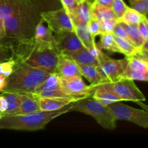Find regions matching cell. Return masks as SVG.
Listing matches in <instances>:
<instances>
[{
	"label": "cell",
	"mask_w": 148,
	"mask_h": 148,
	"mask_svg": "<svg viewBox=\"0 0 148 148\" xmlns=\"http://www.w3.org/2000/svg\"><path fill=\"white\" fill-rule=\"evenodd\" d=\"M54 1L49 0L4 17L6 38L13 39L16 43H26L33 40L36 25L41 20L40 12L51 10Z\"/></svg>",
	"instance_id": "obj_1"
},
{
	"label": "cell",
	"mask_w": 148,
	"mask_h": 148,
	"mask_svg": "<svg viewBox=\"0 0 148 148\" xmlns=\"http://www.w3.org/2000/svg\"><path fill=\"white\" fill-rule=\"evenodd\" d=\"M72 103L54 111H43L25 114L2 115L0 130L35 132L44 130L46 125L57 117L70 112Z\"/></svg>",
	"instance_id": "obj_2"
},
{
	"label": "cell",
	"mask_w": 148,
	"mask_h": 148,
	"mask_svg": "<svg viewBox=\"0 0 148 148\" xmlns=\"http://www.w3.org/2000/svg\"><path fill=\"white\" fill-rule=\"evenodd\" d=\"M14 57L19 62L50 73L55 72L59 53L56 48L38 46L33 43V39L26 43H17L14 46Z\"/></svg>",
	"instance_id": "obj_3"
},
{
	"label": "cell",
	"mask_w": 148,
	"mask_h": 148,
	"mask_svg": "<svg viewBox=\"0 0 148 148\" xmlns=\"http://www.w3.org/2000/svg\"><path fill=\"white\" fill-rule=\"evenodd\" d=\"M49 73L17 60L14 71L7 77V85L3 92L33 93Z\"/></svg>",
	"instance_id": "obj_4"
},
{
	"label": "cell",
	"mask_w": 148,
	"mask_h": 148,
	"mask_svg": "<svg viewBox=\"0 0 148 148\" xmlns=\"http://www.w3.org/2000/svg\"><path fill=\"white\" fill-rule=\"evenodd\" d=\"M71 111H77L90 116L106 130H114L116 127V120L108 106L103 105L91 96L73 103Z\"/></svg>",
	"instance_id": "obj_5"
},
{
	"label": "cell",
	"mask_w": 148,
	"mask_h": 148,
	"mask_svg": "<svg viewBox=\"0 0 148 148\" xmlns=\"http://www.w3.org/2000/svg\"><path fill=\"white\" fill-rule=\"evenodd\" d=\"M100 85L115 94L122 101H132L144 107L145 110L147 111V106L143 103L145 101V97L135 85L134 80L119 79L114 82H105Z\"/></svg>",
	"instance_id": "obj_6"
},
{
	"label": "cell",
	"mask_w": 148,
	"mask_h": 148,
	"mask_svg": "<svg viewBox=\"0 0 148 148\" xmlns=\"http://www.w3.org/2000/svg\"><path fill=\"white\" fill-rule=\"evenodd\" d=\"M108 108L116 121H128L142 128H148V113L146 110L133 108L122 101L111 104Z\"/></svg>",
	"instance_id": "obj_7"
},
{
	"label": "cell",
	"mask_w": 148,
	"mask_h": 148,
	"mask_svg": "<svg viewBox=\"0 0 148 148\" xmlns=\"http://www.w3.org/2000/svg\"><path fill=\"white\" fill-rule=\"evenodd\" d=\"M40 17L53 33L74 30L70 16L63 7L41 12Z\"/></svg>",
	"instance_id": "obj_8"
},
{
	"label": "cell",
	"mask_w": 148,
	"mask_h": 148,
	"mask_svg": "<svg viewBox=\"0 0 148 148\" xmlns=\"http://www.w3.org/2000/svg\"><path fill=\"white\" fill-rule=\"evenodd\" d=\"M98 70L107 82H114L121 78L127 64V59H115L101 51L98 59Z\"/></svg>",
	"instance_id": "obj_9"
},
{
	"label": "cell",
	"mask_w": 148,
	"mask_h": 148,
	"mask_svg": "<svg viewBox=\"0 0 148 148\" xmlns=\"http://www.w3.org/2000/svg\"><path fill=\"white\" fill-rule=\"evenodd\" d=\"M62 90L68 96L90 97L92 95L94 87L88 85L82 79L81 75L60 77Z\"/></svg>",
	"instance_id": "obj_10"
},
{
	"label": "cell",
	"mask_w": 148,
	"mask_h": 148,
	"mask_svg": "<svg viewBox=\"0 0 148 148\" xmlns=\"http://www.w3.org/2000/svg\"><path fill=\"white\" fill-rule=\"evenodd\" d=\"M33 93L38 98L68 96L62 90L60 85V77L56 72L49 73Z\"/></svg>",
	"instance_id": "obj_11"
},
{
	"label": "cell",
	"mask_w": 148,
	"mask_h": 148,
	"mask_svg": "<svg viewBox=\"0 0 148 148\" xmlns=\"http://www.w3.org/2000/svg\"><path fill=\"white\" fill-rule=\"evenodd\" d=\"M127 64L120 79L141 82L148 80V62L137 57L127 58Z\"/></svg>",
	"instance_id": "obj_12"
},
{
	"label": "cell",
	"mask_w": 148,
	"mask_h": 148,
	"mask_svg": "<svg viewBox=\"0 0 148 148\" xmlns=\"http://www.w3.org/2000/svg\"><path fill=\"white\" fill-rule=\"evenodd\" d=\"M53 35L55 46L59 53L66 54L84 47L74 30L61 32Z\"/></svg>",
	"instance_id": "obj_13"
},
{
	"label": "cell",
	"mask_w": 148,
	"mask_h": 148,
	"mask_svg": "<svg viewBox=\"0 0 148 148\" xmlns=\"http://www.w3.org/2000/svg\"><path fill=\"white\" fill-rule=\"evenodd\" d=\"M47 1L49 0H0V16L4 18L9 14Z\"/></svg>",
	"instance_id": "obj_14"
},
{
	"label": "cell",
	"mask_w": 148,
	"mask_h": 148,
	"mask_svg": "<svg viewBox=\"0 0 148 148\" xmlns=\"http://www.w3.org/2000/svg\"><path fill=\"white\" fill-rule=\"evenodd\" d=\"M85 98L88 97H51V98H38V100L40 111H54Z\"/></svg>",
	"instance_id": "obj_15"
},
{
	"label": "cell",
	"mask_w": 148,
	"mask_h": 148,
	"mask_svg": "<svg viewBox=\"0 0 148 148\" xmlns=\"http://www.w3.org/2000/svg\"><path fill=\"white\" fill-rule=\"evenodd\" d=\"M101 51L102 50L100 49L98 46H95L91 49L82 47L79 50L75 51L72 53H66L65 55L71 58L78 64L94 65V66H98V59Z\"/></svg>",
	"instance_id": "obj_16"
},
{
	"label": "cell",
	"mask_w": 148,
	"mask_h": 148,
	"mask_svg": "<svg viewBox=\"0 0 148 148\" xmlns=\"http://www.w3.org/2000/svg\"><path fill=\"white\" fill-rule=\"evenodd\" d=\"M60 77L81 75L77 63L64 53H59L57 56L55 72Z\"/></svg>",
	"instance_id": "obj_17"
},
{
	"label": "cell",
	"mask_w": 148,
	"mask_h": 148,
	"mask_svg": "<svg viewBox=\"0 0 148 148\" xmlns=\"http://www.w3.org/2000/svg\"><path fill=\"white\" fill-rule=\"evenodd\" d=\"M33 43L38 46L46 48H56L53 33L45 25L43 20H40L36 27Z\"/></svg>",
	"instance_id": "obj_18"
},
{
	"label": "cell",
	"mask_w": 148,
	"mask_h": 148,
	"mask_svg": "<svg viewBox=\"0 0 148 148\" xmlns=\"http://www.w3.org/2000/svg\"><path fill=\"white\" fill-rule=\"evenodd\" d=\"M20 106L16 114H25L40 111L38 97L33 93H17Z\"/></svg>",
	"instance_id": "obj_19"
},
{
	"label": "cell",
	"mask_w": 148,
	"mask_h": 148,
	"mask_svg": "<svg viewBox=\"0 0 148 148\" xmlns=\"http://www.w3.org/2000/svg\"><path fill=\"white\" fill-rule=\"evenodd\" d=\"M78 66L81 76L84 77L90 82L91 86L95 87L101 84L108 82L99 72L98 66L85 64H78Z\"/></svg>",
	"instance_id": "obj_20"
},
{
	"label": "cell",
	"mask_w": 148,
	"mask_h": 148,
	"mask_svg": "<svg viewBox=\"0 0 148 148\" xmlns=\"http://www.w3.org/2000/svg\"><path fill=\"white\" fill-rule=\"evenodd\" d=\"M92 16V2L88 0H82L77 9L71 17L73 25L87 24Z\"/></svg>",
	"instance_id": "obj_21"
},
{
	"label": "cell",
	"mask_w": 148,
	"mask_h": 148,
	"mask_svg": "<svg viewBox=\"0 0 148 148\" xmlns=\"http://www.w3.org/2000/svg\"><path fill=\"white\" fill-rule=\"evenodd\" d=\"M91 97L106 106L119 101H122L115 94L100 85L94 87Z\"/></svg>",
	"instance_id": "obj_22"
},
{
	"label": "cell",
	"mask_w": 148,
	"mask_h": 148,
	"mask_svg": "<svg viewBox=\"0 0 148 148\" xmlns=\"http://www.w3.org/2000/svg\"><path fill=\"white\" fill-rule=\"evenodd\" d=\"M74 31L85 48L91 49L97 46L95 38L88 30L87 24H78L73 25Z\"/></svg>",
	"instance_id": "obj_23"
},
{
	"label": "cell",
	"mask_w": 148,
	"mask_h": 148,
	"mask_svg": "<svg viewBox=\"0 0 148 148\" xmlns=\"http://www.w3.org/2000/svg\"><path fill=\"white\" fill-rule=\"evenodd\" d=\"M99 36V42L98 44H96L100 49L112 53H119L113 33H101Z\"/></svg>",
	"instance_id": "obj_24"
},
{
	"label": "cell",
	"mask_w": 148,
	"mask_h": 148,
	"mask_svg": "<svg viewBox=\"0 0 148 148\" xmlns=\"http://www.w3.org/2000/svg\"><path fill=\"white\" fill-rule=\"evenodd\" d=\"M116 45L119 50V53H122L126 58H130L137 51V47L130 43L129 40L114 36Z\"/></svg>",
	"instance_id": "obj_25"
},
{
	"label": "cell",
	"mask_w": 148,
	"mask_h": 148,
	"mask_svg": "<svg viewBox=\"0 0 148 148\" xmlns=\"http://www.w3.org/2000/svg\"><path fill=\"white\" fill-rule=\"evenodd\" d=\"M7 101V109L3 115H14L20 106V98L18 94L12 92H1Z\"/></svg>",
	"instance_id": "obj_26"
},
{
	"label": "cell",
	"mask_w": 148,
	"mask_h": 148,
	"mask_svg": "<svg viewBox=\"0 0 148 148\" xmlns=\"http://www.w3.org/2000/svg\"><path fill=\"white\" fill-rule=\"evenodd\" d=\"M120 22V21H119ZM122 23V22H121ZM123 23L127 31V36H128L129 40L130 43H132L135 47H140L143 43L144 42L143 39L142 38L140 33L138 30V26L136 24H126Z\"/></svg>",
	"instance_id": "obj_27"
},
{
	"label": "cell",
	"mask_w": 148,
	"mask_h": 148,
	"mask_svg": "<svg viewBox=\"0 0 148 148\" xmlns=\"http://www.w3.org/2000/svg\"><path fill=\"white\" fill-rule=\"evenodd\" d=\"M145 17H147L140 14V12L134 10L132 7H128V8L127 9L124 14L121 16V18L118 19V21L122 22V23H126V24L137 25Z\"/></svg>",
	"instance_id": "obj_28"
},
{
	"label": "cell",
	"mask_w": 148,
	"mask_h": 148,
	"mask_svg": "<svg viewBox=\"0 0 148 148\" xmlns=\"http://www.w3.org/2000/svg\"><path fill=\"white\" fill-rule=\"evenodd\" d=\"M92 14L99 20L102 19H117L111 7H101L92 4Z\"/></svg>",
	"instance_id": "obj_29"
},
{
	"label": "cell",
	"mask_w": 148,
	"mask_h": 148,
	"mask_svg": "<svg viewBox=\"0 0 148 148\" xmlns=\"http://www.w3.org/2000/svg\"><path fill=\"white\" fill-rule=\"evenodd\" d=\"M14 58L13 44L0 40V62L10 60Z\"/></svg>",
	"instance_id": "obj_30"
},
{
	"label": "cell",
	"mask_w": 148,
	"mask_h": 148,
	"mask_svg": "<svg viewBox=\"0 0 148 148\" xmlns=\"http://www.w3.org/2000/svg\"><path fill=\"white\" fill-rule=\"evenodd\" d=\"M17 64V59L15 57L10 60L0 62V75L8 77L12 73Z\"/></svg>",
	"instance_id": "obj_31"
},
{
	"label": "cell",
	"mask_w": 148,
	"mask_h": 148,
	"mask_svg": "<svg viewBox=\"0 0 148 148\" xmlns=\"http://www.w3.org/2000/svg\"><path fill=\"white\" fill-rule=\"evenodd\" d=\"M87 27H88V29L90 34L95 38L96 36H99L102 33L99 20L96 17H95L93 14H92L90 20H88V23H87Z\"/></svg>",
	"instance_id": "obj_32"
},
{
	"label": "cell",
	"mask_w": 148,
	"mask_h": 148,
	"mask_svg": "<svg viewBox=\"0 0 148 148\" xmlns=\"http://www.w3.org/2000/svg\"><path fill=\"white\" fill-rule=\"evenodd\" d=\"M130 7L147 17L148 12V0H128Z\"/></svg>",
	"instance_id": "obj_33"
},
{
	"label": "cell",
	"mask_w": 148,
	"mask_h": 148,
	"mask_svg": "<svg viewBox=\"0 0 148 148\" xmlns=\"http://www.w3.org/2000/svg\"><path fill=\"white\" fill-rule=\"evenodd\" d=\"M59 1L62 4V7L66 10L71 17L75 12L82 0H59Z\"/></svg>",
	"instance_id": "obj_34"
},
{
	"label": "cell",
	"mask_w": 148,
	"mask_h": 148,
	"mask_svg": "<svg viewBox=\"0 0 148 148\" xmlns=\"http://www.w3.org/2000/svg\"><path fill=\"white\" fill-rule=\"evenodd\" d=\"M128 7L129 6L127 5L124 0H114L111 6V9L117 19H119L124 14Z\"/></svg>",
	"instance_id": "obj_35"
},
{
	"label": "cell",
	"mask_w": 148,
	"mask_h": 148,
	"mask_svg": "<svg viewBox=\"0 0 148 148\" xmlns=\"http://www.w3.org/2000/svg\"><path fill=\"white\" fill-rule=\"evenodd\" d=\"M99 21L102 33H112L118 19H102Z\"/></svg>",
	"instance_id": "obj_36"
},
{
	"label": "cell",
	"mask_w": 148,
	"mask_h": 148,
	"mask_svg": "<svg viewBox=\"0 0 148 148\" xmlns=\"http://www.w3.org/2000/svg\"><path fill=\"white\" fill-rule=\"evenodd\" d=\"M112 33L115 36L121 38L126 39V40L130 41L128 36H127V31H126L125 27H124V26L123 25V23H121V22H119V21L117 22L115 27H114V30H113Z\"/></svg>",
	"instance_id": "obj_37"
},
{
	"label": "cell",
	"mask_w": 148,
	"mask_h": 148,
	"mask_svg": "<svg viewBox=\"0 0 148 148\" xmlns=\"http://www.w3.org/2000/svg\"><path fill=\"white\" fill-rule=\"evenodd\" d=\"M138 26V30L140 33L142 38L143 40H148V20L147 17L143 19L140 23L137 24Z\"/></svg>",
	"instance_id": "obj_38"
},
{
	"label": "cell",
	"mask_w": 148,
	"mask_h": 148,
	"mask_svg": "<svg viewBox=\"0 0 148 148\" xmlns=\"http://www.w3.org/2000/svg\"><path fill=\"white\" fill-rule=\"evenodd\" d=\"M114 0H93L92 4L97 6H101V7H111L112 6L113 2Z\"/></svg>",
	"instance_id": "obj_39"
},
{
	"label": "cell",
	"mask_w": 148,
	"mask_h": 148,
	"mask_svg": "<svg viewBox=\"0 0 148 148\" xmlns=\"http://www.w3.org/2000/svg\"><path fill=\"white\" fill-rule=\"evenodd\" d=\"M7 107H8V105H7V100L4 95L1 92L0 94V114H4L7 111Z\"/></svg>",
	"instance_id": "obj_40"
},
{
	"label": "cell",
	"mask_w": 148,
	"mask_h": 148,
	"mask_svg": "<svg viewBox=\"0 0 148 148\" xmlns=\"http://www.w3.org/2000/svg\"><path fill=\"white\" fill-rule=\"evenodd\" d=\"M7 33H6L5 25L4 20L1 16H0V40H3L6 38Z\"/></svg>",
	"instance_id": "obj_41"
},
{
	"label": "cell",
	"mask_w": 148,
	"mask_h": 148,
	"mask_svg": "<svg viewBox=\"0 0 148 148\" xmlns=\"http://www.w3.org/2000/svg\"><path fill=\"white\" fill-rule=\"evenodd\" d=\"M7 85V77L0 75V92H3Z\"/></svg>",
	"instance_id": "obj_42"
},
{
	"label": "cell",
	"mask_w": 148,
	"mask_h": 148,
	"mask_svg": "<svg viewBox=\"0 0 148 148\" xmlns=\"http://www.w3.org/2000/svg\"><path fill=\"white\" fill-rule=\"evenodd\" d=\"M88 1H91V2H92V1H93V0H88Z\"/></svg>",
	"instance_id": "obj_43"
},
{
	"label": "cell",
	"mask_w": 148,
	"mask_h": 148,
	"mask_svg": "<svg viewBox=\"0 0 148 148\" xmlns=\"http://www.w3.org/2000/svg\"><path fill=\"white\" fill-rule=\"evenodd\" d=\"M2 115H3V114H0V118H1V116H2Z\"/></svg>",
	"instance_id": "obj_44"
}]
</instances>
